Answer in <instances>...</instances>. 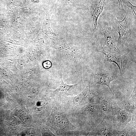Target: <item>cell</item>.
Here are the masks:
<instances>
[{
  "instance_id": "cell-1",
  "label": "cell",
  "mask_w": 136,
  "mask_h": 136,
  "mask_svg": "<svg viewBox=\"0 0 136 136\" xmlns=\"http://www.w3.org/2000/svg\"><path fill=\"white\" fill-rule=\"evenodd\" d=\"M49 121V126L56 131L58 135L77 129L70 122L66 114L58 109L54 103L52 105Z\"/></svg>"
},
{
  "instance_id": "cell-2",
  "label": "cell",
  "mask_w": 136,
  "mask_h": 136,
  "mask_svg": "<svg viewBox=\"0 0 136 136\" xmlns=\"http://www.w3.org/2000/svg\"><path fill=\"white\" fill-rule=\"evenodd\" d=\"M111 116L115 128L120 130L124 128L131 121L132 115L120 108L115 99L111 104Z\"/></svg>"
},
{
  "instance_id": "cell-3",
  "label": "cell",
  "mask_w": 136,
  "mask_h": 136,
  "mask_svg": "<svg viewBox=\"0 0 136 136\" xmlns=\"http://www.w3.org/2000/svg\"><path fill=\"white\" fill-rule=\"evenodd\" d=\"M127 15V11L124 18L122 21L118 20L115 16H114L112 19L114 27L119 34L118 46L123 45L130 36Z\"/></svg>"
},
{
  "instance_id": "cell-4",
  "label": "cell",
  "mask_w": 136,
  "mask_h": 136,
  "mask_svg": "<svg viewBox=\"0 0 136 136\" xmlns=\"http://www.w3.org/2000/svg\"><path fill=\"white\" fill-rule=\"evenodd\" d=\"M104 117L98 125L94 128L89 135L93 136H117V130L109 122L110 119Z\"/></svg>"
},
{
  "instance_id": "cell-5",
  "label": "cell",
  "mask_w": 136,
  "mask_h": 136,
  "mask_svg": "<svg viewBox=\"0 0 136 136\" xmlns=\"http://www.w3.org/2000/svg\"><path fill=\"white\" fill-rule=\"evenodd\" d=\"M94 77V84L105 85L110 89L112 94H114L110 88V84L113 81L117 79L118 78L114 73L111 72H108L98 71L92 72Z\"/></svg>"
},
{
  "instance_id": "cell-6",
  "label": "cell",
  "mask_w": 136,
  "mask_h": 136,
  "mask_svg": "<svg viewBox=\"0 0 136 136\" xmlns=\"http://www.w3.org/2000/svg\"><path fill=\"white\" fill-rule=\"evenodd\" d=\"M97 92H92L89 85L75 96L73 99L74 104L79 106H83L93 103L94 98L98 93Z\"/></svg>"
},
{
  "instance_id": "cell-7",
  "label": "cell",
  "mask_w": 136,
  "mask_h": 136,
  "mask_svg": "<svg viewBox=\"0 0 136 136\" xmlns=\"http://www.w3.org/2000/svg\"><path fill=\"white\" fill-rule=\"evenodd\" d=\"M113 99V96L108 95L103 92L98 96L96 103L103 117L112 118L111 104Z\"/></svg>"
},
{
  "instance_id": "cell-8",
  "label": "cell",
  "mask_w": 136,
  "mask_h": 136,
  "mask_svg": "<svg viewBox=\"0 0 136 136\" xmlns=\"http://www.w3.org/2000/svg\"><path fill=\"white\" fill-rule=\"evenodd\" d=\"M80 81L74 85H68L64 83L61 78L60 86L55 90L52 91L53 95L59 96H73L78 94Z\"/></svg>"
},
{
  "instance_id": "cell-9",
  "label": "cell",
  "mask_w": 136,
  "mask_h": 136,
  "mask_svg": "<svg viewBox=\"0 0 136 136\" xmlns=\"http://www.w3.org/2000/svg\"><path fill=\"white\" fill-rule=\"evenodd\" d=\"M104 39L105 45L111 50H113L119 54L123 55L114 40L113 32L111 26L109 25L105 26L103 28Z\"/></svg>"
},
{
  "instance_id": "cell-10",
  "label": "cell",
  "mask_w": 136,
  "mask_h": 136,
  "mask_svg": "<svg viewBox=\"0 0 136 136\" xmlns=\"http://www.w3.org/2000/svg\"><path fill=\"white\" fill-rule=\"evenodd\" d=\"M98 46L96 49V51L103 54L107 61L113 62L117 65L119 69L121 77L122 78V75L124 74L122 66L123 56V55L119 54L117 55L111 54L105 51L103 47L100 46L98 43Z\"/></svg>"
},
{
  "instance_id": "cell-11",
  "label": "cell",
  "mask_w": 136,
  "mask_h": 136,
  "mask_svg": "<svg viewBox=\"0 0 136 136\" xmlns=\"http://www.w3.org/2000/svg\"><path fill=\"white\" fill-rule=\"evenodd\" d=\"M105 4V0H100L95 4L92 5L90 7L91 14L92 17L94 29L97 32V21L102 12Z\"/></svg>"
},
{
  "instance_id": "cell-12",
  "label": "cell",
  "mask_w": 136,
  "mask_h": 136,
  "mask_svg": "<svg viewBox=\"0 0 136 136\" xmlns=\"http://www.w3.org/2000/svg\"><path fill=\"white\" fill-rule=\"evenodd\" d=\"M83 106L84 108L82 113L84 115L94 118H97L100 116H102L96 103H92Z\"/></svg>"
},
{
  "instance_id": "cell-13",
  "label": "cell",
  "mask_w": 136,
  "mask_h": 136,
  "mask_svg": "<svg viewBox=\"0 0 136 136\" xmlns=\"http://www.w3.org/2000/svg\"><path fill=\"white\" fill-rule=\"evenodd\" d=\"M136 101L130 99L129 100H123L122 101L125 110L132 115H136Z\"/></svg>"
},
{
  "instance_id": "cell-14",
  "label": "cell",
  "mask_w": 136,
  "mask_h": 136,
  "mask_svg": "<svg viewBox=\"0 0 136 136\" xmlns=\"http://www.w3.org/2000/svg\"><path fill=\"white\" fill-rule=\"evenodd\" d=\"M89 132H87L84 130H69L65 131L61 134V135L67 136H82L87 135Z\"/></svg>"
},
{
  "instance_id": "cell-15",
  "label": "cell",
  "mask_w": 136,
  "mask_h": 136,
  "mask_svg": "<svg viewBox=\"0 0 136 136\" xmlns=\"http://www.w3.org/2000/svg\"><path fill=\"white\" fill-rule=\"evenodd\" d=\"M125 3L127 6L131 8L132 12L134 17V21L135 23L136 15L135 10L136 9V6H133L132 5L131 3L128 1L125 2Z\"/></svg>"
},
{
  "instance_id": "cell-16",
  "label": "cell",
  "mask_w": 136,
  "mask_h": 136,
  "mask_svg": "<svg viewBox=\"0 0 136 136\" xmlns=\"http://www.w3.org/2000/svg\"><path fill=\"white\" fill-rule=\"evenodd\" d=\"M136 85H135L134 89L132 92L130 96V99H131L133 100L136 101Z\"/></svg>"
},
{
  "instance_id": "cell-17",
  "label": "cell",
  "mask_w": 136,
  "mask_h": 136,
  "mask_svg": "<svg viewBox=\"0 0 136 136\" xmlns=\"http://www.w3.org/2000/svg\"><path fill=\"white\" fill-rule=\"evenodd\" d=\"M44 67L46 68H48L51 66V63L50 62L47 61L44 62L43 64Z\"/></svg>"
},
{
  "instance_id": "cell-18",
  "label": "cell",
  "mask_w": 136,
  "mask_h": 136,
  "mask_svg": "<svg viewBox=\"0 0 136 136\" xmlns=\"http://www.w3.org/2000/svg\"><path fill=\"white\" fill-rule=\"evenodd\" d=\"M123 0H118L119 2V8L124 9V8L122 4Z\"/></svg>"
},
{
  "instance_id": "cell-19",
  "label": "cell",
  "mask_w": 136,
  "mask_h": 136,
  "mask_svg": "<svg viewBox=\"0 0 136 136\" xmlns=\"http://www.w3.org/2000/svg\"><path fill=\"white\" fill-rule=\"evenodd\" d=\"M65 1L66 3L69 4L72 2L73 0H65Z\"/></svg>"
}]
</instances>
